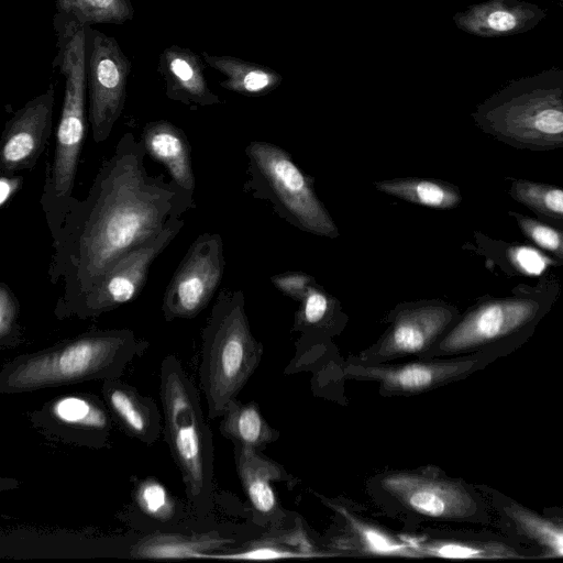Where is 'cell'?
I'll use <instances>...</instances> for the list:
<instances>
[{"label": "cell", "instance_id": "obj_1", "mask_svg": "<svg viewBox=\"0 0 563 563\" xmlns=\"http://www.w3.org/2000/svg\"><path fill=\"white\" fill-rule=\"evenodd\" d=\"M146 151L128 132L102 162L84 199L74 198L53 240L47 275L60 291L53 310L74 318L84 298L128 251L195 208L194 196L164 174L152 175Z\"/></svg>", "mask_w": 563, "mask_h": 563}, {"label": "cell", "instance_id": "obj_2", "mask_svg": "<svg viewBox=\"0 0 563 563\" xmlns=\"http://www.w3.org/2000/svg\"><path fill=\"white\" fill-rule=\"evenodd\" d=\"M148 345L131 329H92L5 362L0 371V394L118 378Z\"/></svg>", "mask_w": 563, "mask_h": 563}, {"label": "cell", "instance_id": "obj_3", "mask_svg": "<svg viewBox=\"0 0 563 563\" xmlns=\"http://www.w3.org/2000/svg\"><path fill=\"white\" fill-rule=\"evenodd\" d=\"M163 432L180 472L188 504L206 516L213 498V441L199 391L180 361L173 354L159 368Z\"/></svg>", "mask_w": 563, "mask_h": 563}, {"label": "cell", "instance_id": "obj_4", "mask_svg": "<svg viewBox=\"0 0 563 563\" xmlns=\"http://www.w3.org/2000/svg\"><path fill=\"white\" fill-rule=\"evenodd\" d=\"M474 119L486 134L511 147H563V71L512 80L481 103Z\"/></svg>", "mask_w": 563, "mask_h": 563}, {"label": "cell", "instance_id": "obj_5", "mask_svg": "<svg viewBox=\"0 0 563 563\" xmlns=\"http://www.w3.org/2000/svg\"><path fill=\"white\" fill-rule=\"evenodd\" d=\"M199 380L208 417H221L256 371L263 345L253 336L241 292H221L202 330Z\"/></svg>", "mask_w": 563, "mask_h": 563}, {"label": "cell", "instance_id": "obj_6", "mask_svg": "<svg viewBox=\"0 0 563 563\" xmlns=\"http://www.w3.org/2000/svg\"><path fill=\"white\" fill-rule=\"evenodd\" d=\"M367 488L382 508L408 521L470 520L478 511L471 490L435 466L383 472Z\"/></svg>", "mask_w": 563, "mask_h": 563}, {"label": "cell", "instance_id": "obj_7", "mask_svg": "<svg viewBox=\"0 0 563 563\" xmlns=\"http://www.w3.org/2000/svg\"><path fill=\"white\" fill-rule=\"evenodd\" d=\"M554 277L544 278L538 286L518 287L516 295L477 305L441 336L424 358L465 353L536 322L560 290Z\"/></svg>", "mask_w": 563, "mask_h": 563}, {"label": "cell", "instance_id": "obj_8", "mask_svg": "<svg viewBox=\"0 0 563 563\" xmlns=\"http://www.w3.org/2000/svg\"><path fill=\"white\" fill-rule=\"evenodd\" d=\"M88 122L95 143L104 142L123 112L132 63L118 41L87 26Z\"/></svg>", "mask_w": 563, "mask_h": 563}, {"label": "cell", "instance_id": "obj_9", "mask_svg": "<svg viewBox=\"0 0 563 563\" xmlns=\"http://www.w3.org/2000/svg\"><path fill=\"white\" fill-rule=\"evenodd\" d=\"M224 271L220 234L205 232L190 244L164 292V319L196 318L211 301Z\"/></svg>", "mask_w": 563, "mask_h": 563}, {"label": "cell", "instance_id": "obj_10", "mask_svg": "<svg viewBox=\"0 0 563 563\" xmlns=\"http://www.w3.org/2000/svg\"><path fill=\"white\" fill-rule=\"evenodd\" d=\"M477 356L416 358L405 363H362L351 356L341 364L346 379L375 382L384 397L413 396L461 379L476 371Z\"/></svg>", "mask_w": 563, "mask_h": 563}, {"label": "cell", "instance_id": "obj_11", "mask_svg": "<svg viewBox=\"0 0 563 563\" xmlns=\"http://www.w3.org/2000/svg\"><path fill=\"white\" fill-rule=\"evenodd\" d=\"M184 225V217L174 218L156 236L123 254L84 298L74 318H96L134 300L143 290L153 262Z\"/></svg>", "mask_w": 563, "mask_h": 563}, {"label": "cell", "instance_id": "obj_12", "mask_svg": "<svg viewBox=\"0 0 563 563\" xmlns=\"http://www.w3.org/2000/svg\"><path fill=\"white\" fill-rule=\"evenodd\" d=\"M246 152L254 168L299 224L316 234L336 235L331 217L286 152L264 142H252Z\"/></svg>", "mask_w": 563, "mask_h": 563}, {"label": "cell", "instance_id": "obj_13", "mask_svg": "<svg viewBox=\"0 0 563 563\" xmlns=\"http://www.w3.org/2000/svg\"><path fill=\"white\" fill-rule=\"evenodd\" d=\"M30 421L49 439L99 450L108 444L113 419L102 396L79 391L49 399Z\"/></svg>", "mask_w": 563, "mask_h": 563}, {"label": "cell", "instance_id": "obj_14", "mask_svg": "<svg viewBox=\"0 0 563 563\" xmlns=\"http://www.w3.org/2000/svg\"><path fill=\"white\" fill-rule=\"evenodd\" d=\"M456 312L445 305H422L400 310L382 338L352 358L362 363H389L407 356L424 358L450 329Z\"/></svg>", "mask_w": 563, "mask_h": 563}, {"label": "cell", "instance_id": "obj_15", "mask_svg": "<svg viewBox=\"0 0 563 563\" xmlns=\"http://www.w3.org/2000/svg\"><path fill=\"white\" fill-rule=\"evenodd\" d=\"M55 87L49 84L5 122L0 143V170L12 175L33 168L53 133Z\"/></svg>", "mask_w": 563, "mask_h": 563}, {"label": "cell", "instance_id": "obj_16", "mask_svg": "<svg viewBox=\"0 0 563 563\" xmlns=\"http://www.w3.org/2000/svg\"><path fill=\"white\" fill-rule=\"evenodd\" d=\"M101 396L113 421L126 435L146 445L158 440L163 413L151 397L142 395L121 377L102 380Z\"/></svg>", "mask_w": 563, "mask_h": 563}, {"label": "cell", "instance_id": "obj_17", "mask_svg": "<svg viewBox=\"0 0 563 563\" xmlns=\"http://www.w3.org/2000/svg\"><path fill=\"white\" fill-rule=\"evenodd\" d=\"M157 71L168 99L195 109L221 102L210 89L205 65L198 54L188 47L172 44L158 56Z\"/></svg>", "mask_w": 563, "mask_h": 563}, {"label": "cell", "instance_id": "obj_18", "mask_svg": "<svg viewBox=\"0 0 563 563\" xmlns=\"http://www.w3.org/2000/svg\"><path fill=\"white\" fill-rule=\"evenodd\" d=\"M545 12L539 7L517 0H488L473 4L454 15L456 26L482 37H498L534 27Z\"/></svg>", "mask_w": 563, "mask_h": 563}, {"label": "cell", "instance_id": "obj_19", "mask_svg": "<svg viewBox=\"0 0 563 563\" xmlns=\"http://www.w3.org/2000/svg\"><path fill=\"white\" fill-rule=\"evenodd\" d=\"M233 446L238 475L254 511L260 519L272 525L279 523L284 512L276 498L273 483L287 481L289 475L282 465L264 455L262 451L242 445Z\"/></svg>", "mask_w": 563, "mask_h": 563}, {"label": "cell", "instance_id": "obj_20", "mask_svg": "<svg viewBox=\"0 0 563 563\" xmlns=\"http://www.w3.org/2000/svg\"><path fill=\"white\" fill-rule=\"evenodd\" d=\"M147 155L165 166L169 177L194 196L196 179L185 132L166 120L147 122L141 134Z\"/></svg>", "mask_w": 563, "mask_h": 563}, {"label": "cell", "instance_id": "obj_21", "mask_svg": "<svg viewBox=\"0 0 563 563\" xmlns=\"http://www.w3.org/2000/svg\"><path fill=\"white\" fill-rule=\"evenodd\" d=\"M342 518L346 537L340 547L363 555L421 559L404 534H393L339 504H329Z\"/></svg>", "mask_w": 563, "mask_h": 563}, {"label": "cell", "instance_id": "obj_22", "mask_svg": "<svg viewBox=\"0 0 563 563\" xmlns=\"http://www.w3.org/2000/svg\"><path fill=\"white\" fill-rule=\"evenodd\" d=\"M231 542L217 533L189 536L156 532L139 540L130 554L136 559H209Z\"/></svg>", "mask_w": 563, "mask_h": 563}, {"label": "cell", "instance_id": "obj_23", "mask_svg": "<svg viewBox=\"0 0 563 563\" xmlns=\"http://www.w3.org/2000/svg\"><path fill=\"white\" fill-rule=\"evenodd\" d=\"M421 559L505 560L526 558L514 548L497 541H477L430 534H404Z\"/></svg>", "mask_w": 563, "mask_h": 563}, {"label": "cell", "instance_id": "obj_24", "mask_svg": "<svg viewBox=\"0 0 563 563\" xmlns=\"http://www.w3.org/2000/svg\"><path fill=\"white\" fill-rule=\"evenodd\" d=\"M219 431L233 445L260 451L279 438L278 430L267 423L255 401L241 402L238 398L229 404L221 416Z\"/></svg>", "mask_w": 563, "mask_h": 563}, {"label": "cell", "instance_id": "obj_25", "mask_svg": "<svg viewBox=\"0 0 563 563\" xmlns=\"http://www.w3.org/2000/svg\"><path fill=\"white\" fill-rule=\"evenodd\" d=\"M202 59L225 76L219 85L242 95H263L282 82V76L271 68L229 55L202 52Z\"/></svg>", "mask_w": 563, "mask_h": 563}, {"label": "cell", "instance_id": "obj_26", "mask_svg": "<svg viewBox=\"0 0 563 563\" xmlns=\"http://www.w3.org/2000/svg\"><path fill=\"white\" fill-rule=\"evenodd\" d=\"M333 553L319 552L313 549L301 530L290 531L278 537H268L251 542L241 550L213 553L209 559L221 560H273L289 558H322Z\"/></svg>", "mask_w": 563, "mask_h": 563}, {"label": "cell", "instance_id": "obj_27", "mask_svg": "<svg viewBox=\"0 0 563 563\" xmlns=\"http://www.w3.org/2000/svg\"><path fill=\"white\" fill-rule=\"evenodd\" d=\"M509 196L538 219L563 230V188L529 179L508 177Z\"/></svg>", "mask_w": 563, "mask_h": 563}, {"label": "cell", "instance_id": "obj_28", "mask_svg": "<svg viewBox=\"0 0 563 563\" xmlns=\"http://www.w3.org/2000/svg\"><path fill=\"white\" fill-rule=\"evenodd\" d=\"M375 187L404 200L437 209L457 206L461 195L455 187L426 179H396L376 183Z\"/></svg>", "mask_w": 563, "mask_h": 563}, {"label": "cell", "instance_id": "obj_29", "mask_svg": "<svg viewBox=\"0 0 563 563\" xmlns=\"http://www.w3.org/2000/svg\"><path fill=\"white\" fill-rule=\"evenodd\" d=\"M56 13L82 24H123L134 16L131 0H55Z\"/></svg>", "mask_w": 563, "mask_h": 563}, {"label": "cell", "instance_id": "obj_30", "mask_svg": "<svg viewBox=\"0 0 563 563\" xmlns=\"http://www.w3.org/2000/svg\"><path fill=\"white\" fill-rule=\"evenodd\" d=\"M504 510L522 536L545 550V556L563 558V526L514 503Z\"/></svg>", "mask_w": 563, "mask_h": 563}, {"label": "cell", "instance_id": "obj_31", "mask_svg": "<svg viewBox=\"0 0 563 563\" xmlns=\"http://www.w3.org/2000/svg\"><path fill=\"white\" fill-rule=\"evenodd\" d=\"M134 499L146 516L167 522L176 516V500L168 489L157 479L146 477L134 488Z\"/></svg>", "mask_w": 563, "mask_h": 563}, {"label": "cell", "instance_id": "obj_32", "mask_svg": "<svg viewBox=\"0 0 563 563\" xmlns=\"http://www.w3.org/2000/svg\"><path fill=\"white\" fill-rule=\"evenodd\" d=\"M509 214L517 222L522 234L538 247L552 255L563 265V230L538 218L515 211Z\"/></svg>", "mask_w": 563, "mask_h": 563}, {"label": "cell", "instance_id": "obj_33", "mask_svg": "<svg viewBox=\"0 0 563 563\" xmlns=\"http://www.w3.org/2000/svg\"><path fill=\"white\" fill-rule=\"evenodd\" d=\"M20 303L3 282L0 283V347L13 349L21 342V328L19 323Z\"/></svg>", "mask_w": 563, "mask_h": 563}, {"label": "cell", "instance_id": "obj_34", "mask_svg": "<svg viewBox=\"0 0 563 563\" xmlns=\"http://www.w3.org/2000/svg\"><path fill=\"white\" fill-rule=\"evenodd\" d=\"M328 310L329 300L327 296L314 288H308L303 296L302 321L310 325L318 324L327 316Z\"/></svg>", "mask_w": 563, "mask_h": 563}, {"label": "cell", "instance_id": "obj_35", "mask_svg": "<svg viewBox=\"0 0 563 563\" xmlns=\"http://www.w3.org/2000/svg\"><path fill=\"white\" fill-rule=\"evenodd\" d=\"M310 278L303 274H286L274 277V283L284 292L294 297H303Z\"/></svg>", "mask_w": 563, "mask_h": 563}, {"label": "cell", "instance_id": "obj_36", "mask_svg": "<svg viewBox=\"0 0 563 563\" xmlns=\"http://www.w3.org/2000/svg\"><path fill=\"white\" fill-rule=\"evenodd\" d=\"M22 176H9L2 174L0 177V207L5 208L12 197L19 191L22 186Z\"/></svg>", "mask_w": 563, "mask_h": 563}, {"label": "cell", "instance_id": "obj_37", "mask_svg": "<svg viewBox=\"0 0 563 563\" xmlns=\"http://www.w3.org/2000/svg\"><path fill=\"white\" fill-rule=\"evenodd\" d=\"M552 1H563V0H552Z\"/></svg>", "mask_w": 563, "mask_h": 563}]
</instances>
